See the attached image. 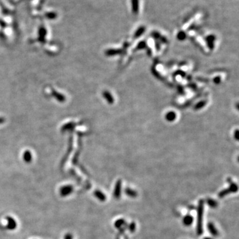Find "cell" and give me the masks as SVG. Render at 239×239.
Masks as SVG:
<instances>
[{
	"instance_id": "3957f363",
	"label": "cell",
	"mask_w": 239,
	"mask_h": 239,
	"mask_svg": "<svg viewBox=\"0 0 239 239\" xmlns=\"http://www.w3.org/2000/svg\"><path fill=\"white\" fill-rule=\"evenodd\" d=\"M94 195H95V196L97 198H98V199L101 200V201H104L105 199H106L104 195L101 192V191H94Z\"/></svg>"
},
{
	"instance_id": "6da1fadb",
	"label": "cell",
	"mask_w": 239,
	"mask_h": 239,
	"mask_svg": "<svg viewBox=\"0 0 239 239\" xmlns=\"http://www.w3.org/2000/svg\"><path fill=\"white\" fill-rule=\"evenodd\" d=\"M74 188L72 185H65L60 189V194L62 197H67L73 192Z\"/></svg>"
},
{
	"instance_id": "5b68a950",
	"label": "cell",
	"mask_w": 239,
	"mask_h": 239,
	"mask_svg": "<svg viewBox=\"0 0 239 239\" xmlns=\"http://www.w3.org/2000/svg\"><path fill=\"white\" fill-rule=\"evenodd\" d=\"M25 160H26V162H30L31 155L29 153H27L26 154V155H25Z\"/></svg>"
},
{
	"instance_id": "7a4b0ae2",
	"label": "cell",
	"mask_w": 239,
	"mask_h": 239,
	"mask_svg": "<svg viewBox=\"0 0 239 239\" xmlns=\"http://www.w3.org/2000/svg\"><path fill=\"white\" fill-rule=\"evenodd\" d=\"M8 220V225L6 226V228L9 230H14L17 227V222L15 221L11 216H7Z\"/></svg>"
},
{
	"instance_id": "8992f818",
	"label": "cell",
	"mask_w": 239,
	"mask_h": 239,
	"mask_svg": "<svg viewBox=\"0 0 239 239\" xmlns=\"http://www.w3.org/2000/svg\"><path fill=\"white\" fill-rule=\"evenodd\" d=\"M65 239H73V235L70 233H68L65 236Z\"/></svg>"
},
{
	"instance_id": "277c9868",
	"label": "cell",
	"mask_w": 239,
	"mask_h": 239,
	"mask_svg": "<svg viewBox=\"0 0 239 239\" xmlns=\"http://www.w3.org/2000/svg\"><path fill=\"white\" fill-rule=\"evenodd\" d=\"M185 225H190L191 223V222H192V217H191V216H187V217L186 218L185 217Z\"/></svg>"
}]
</instances>
